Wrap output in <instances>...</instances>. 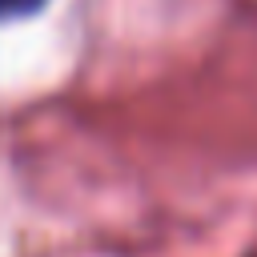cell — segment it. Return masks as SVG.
Returning <instances> with one entry per match:
<instances>
[{"instance_id": "1", "label": "cell", "mask_w": 257, "mask_h": 257, "mask_svg": "<svg viewBox=\"0 0 257 257\" xmlns=\"http://www.w3.org/2000/svg\"><path fill=\"white\" fill-rule=\"evenodd\" d=\"M48 0H0V24L4 20H20V16H32L40 12Z\"/></svg>"}]
</instances>
